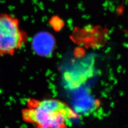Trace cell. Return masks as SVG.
<instances>
[{
  "mask_svg": "<svg viewBox=\"0 0 128 128\" xmlns=\"http://www.w3.org/2000/svg\"><path fill=\"white\" fill-rule=\"evenodd\" d=\"M125 33L128 35V30H126V31H125Z\"/></svg>",
  "mask_w": 128,
  "mask_h": 128,
  "instance_id": "3",
  "label": "cell"
},
{
  "mask_svg": "<svg viewBox=\"0 0 128 128\" xmlns=\"http://www.w3.org/2000/svg\"><path fill=\"white\" fill-rule=\"evenodd\" d=\"M28 34L19 20L9 14H0V57L14 56L28 41Z\"/></svg>",
  "mask_w": 128,
  "mask_h": 128,
  "instance_id": "2",
  "label": "cell"
},
{
  "mask_svg": "<svg viewBox=\"0 0 128 128\" xmlns=\"http://www.w3.org/2000/svg\"><path fill=\"white\" fill-rule=\"evenodd\" d=\"M21 116L22 121L33 128H68L78 118L68 105L54 98L27 99Z\"/></svg>",
  "mask_w": 128,
  "mask_h": 128,
  "instance_id": "1",
  "label": "cell"
}]
</instances>
